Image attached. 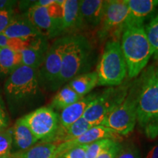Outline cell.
<instances>
[{
  "mask_svg": "<svg viewBox=\"0 0 158 158\" xmlns=\"http://www.w3.org/2000/svg\"><path fill=\"white\" fill-rule=\"evenodd\" d=\"M115 142L117 141L105 138L89 144L86 158H97L100 154L111 147Z\"/></svg>",
  "mask_w": 158,
  "mask_h": 158,
  "instance_id": "cell-26",
  "label": "cell"
},
{
  "mask_svg": "<svg viewBox=\"0 0 158 158\" xmlns=\"http://www.w3.org/2000/svg\"><path fill=\"white\" fill-rule=\"evenodd\" d=\"M95 71L98 76V86L112 87L124 83L127 76V68L120 40L110 39L106 41Z\"/></svg>",
  "mask_w": 158,
  "mask_h": 158,
  "instance_id": "cell-5",
  "label": "cell"
},
{
  "mask_svg": "<svg viewBox=\"0 0 158 158\" xmlns=\"http://www.w3.org/2000/svg\"><path fill=\"white\" fill-rule=\"evenodd\" d=\"M157 80H158V68H157Z\"/></svg>",
  "mask_w": 158,
  "mask_h": 158,
  "instance_id": "cell-37",
  "label": "cell"
},
{
  "mask_svg": "<svg viewBox=\"0 0 158 158\" xmlns=\"http://www.w3.org/2000/svg\"><path fill=\"white\" fill-rule=\"evenodd\" d=\"M126 2L128 6V16L125 26L144 25L147 19L154 16L158 8V0H126Z\"/></svg>",
  "mask_w": 158,
  "mask_h": 158,
  "instance_id": "cell-13",
  "label": "cell"
},
{
  "mask_svg": "<svg viewBox=\"0 0 158 158\" xmlns=\"http://www.w3.org/2000/svg\"><path fill=\"white\" fill-rule=\"evenodd\" d=\"M14 152H23L35 146L38 141L21 118H19L11 128Z\"/></svg>",
  "mask_w": 158,
  "mask_h": 158,
  "instance_id": "cell-18",
  "label": "cell"
},
{
  "mask_svg": "<svg viewBox=\"0 0 158 158\" xmlns=\"http://www.w3.org/2000/svg\"><path fill=\"white\" fill-rule=\"evenodd\" d=\"M21 54L7 47L0 48V75L9 76L18 67L21 65Z\"/></svg>",
  "mask_w": 158,
  "mask_h": 158,
  "instance_id": "cell-24",
  "label": "cell"
},
{
  "mask_svg": "<svg viewBox=\"0 0 158 158\" xmlns=\"http://www.w3.org/2000/svg\"><path fill=\"white\" fill-rule=\"evenodd\" d=\"M157 67L150 65L142 71L137 104V123L147 138L158 137V80Z\"/></svg>",
  "mask_w": 158,
  "mask_h": 158,
  "instance_id": "cell-2",
  "label": "cell"
},
{
  "mask_svg": "<svg viewBox=\"0 0 158 158\" xmlns=\"http://www.w3.org/2000/svg\"><path fill=\"white\" fill-rule=\"evenodd\" d=\"M62 35L83 28L78 0H62Z\"/></svg>",
  "mask_w": 158,
  "mask_h": 158,
  "instance_id": "cell-19",
  "label": "cell"
},
{
  "mask_svg": "<svg viewBox=\"0 0 158 158\" xmlns=\"http://www.w3.org/2000/svg\"><path fill=\"white\" fill-rule=\"evenodd\" d=\"M105 138L113 140L117 142L122 141V136L118 135L113 130L102 125L93 126L76 139L59 144L56 148V157L57 158H59L63 153L72 148L78 147V146L89 145L93 142L105 139Z\"/></svg>",
  "mask_w": 158,
  "mask_h": 158,
  "instance_id": "cell-12",
  "label": "cell"
},
{
  "mask_svg": "<svg viewBox=\"0 0 158 158\" xmlns=\"http://www.w3.org/2000/svg\"><path fill=\"white\" fill-rule=\"evenodd\" d=\"M98 76L96 71H91L75 77L68 82V85L81 97L88 95L98 86Z\"/></svg>",
  "mask_w": 158,
  "mask_h": 158,
  "instance_id": "cell-21",
  "label": "cell"
},
{
  "mask_svg": "<svg viewBox=\"0 0 158 158\" xmlns=\"http://www.w3.org/2000/svg\"><path fill=\"white\" fill-rule=\"evenodd\" d=\"M131 84V81H126L119 86L106 89L98 94L83 118L92 127L102 125L106 117L124 100Z\"/></svg>",
  "mask_w": 158,
  "mask_h": 158,
  "instance_id": "cell-7",
  "label": "cell"
},
{
  "mask_svg": "<svg viewBox=\"0 0 158 158\" xmlns=\"http://www.w3.org/2000/svg\"><path fill=\"white\" fill-rule=\"evenodd\" d=\"M106 1L104 0H81L79 11L81 18L83 28L90 30L99 28L103 16Z\"/></svg>",
  "mask_w": 158,
  "mask_h": 158,
  "instance_id": "cell-14",
  "label": "cell"
},
{
  "mask_svg": "<svg viewBox=\"0 0 158 158\" xmlns=\"http://www.w3.org/2000/svg\"><path fill=\"white\" fill-rule=\"evenodd\" d=\"M82 98V97L77 94L68 84H66L55 94L51 100V106L49 107L54 110L62 111L64 108H68V106Z\"/></svg>",
  "mask_w": 158,
  "mask_h": 158,
  "instance_id": "cell-23",
  "label": "cell"
},
{
  "mask_svg": "<svg viewBox=\"0 0 158 158\" xmlns=\"http://www.w3.org/2000/svg\"><path fill=\"white\" fill-rule=\"evenodd\" d=\"M40 88L37 70L21 64L6 79L4 92L10 106L14 108L35 100Z\"/></svg>",
  "mask_w": 158,
  "mask_h": 158,
  "instance_id": "cell-4",
  "label": "cell"
},
{
  "mask_svg": "<svg viewBox=\"0 0 158 158\" xmlns=\"http://www.w3.org/2000/svg\"><path fill=\"white\" fill-rule=\"evenodd\" d=\"M66 35L56 39L49 47L43 64L37 70L40 86L45 89L56 90V84L62 69V54Z\"/></svg>",
  "mask_w": 158,
  "mask_h": 158,
  "instance_id": "cell-10",
  "label": "cell"
},
{
  "mask_svg": "<svg viewBox=\"0 0 158 158\" xmlns=\"http://www.w3.org/2000/svg\"><path fill=\"white\" fill-rule=\"evenodd\" d=\"M14 17L13 10H0V34H2Z\"/></svg>",
  "mask_w": 158,
  "mask_h": 158,
  "instance_id": "cell-30",
  "label": "cell"
},
{
  "mask_svg": "<svg viewBox=\"0 0 158 158\" xmlns=\"http://www.w3.org/2000/svg\"><path fill=\"white\" fill-rule=\"evenodd\" d=\"M98 93H89L80 100L77 101L68 108H64L59 115L60 128H67L71 124L83 118L86 110L93 103L94 100L98 96Z\"/></svg>",
  "mask_w": 158,
  "mask_h": 158,
  "instance_id": "cell-16",
  "label": "cell"
},
{
  "mask_svg": "<svg viewBox=\"0 0 158 158\" xmlns=\"http://www.w3.org/2000/svg\"><path fill=\"white\" fill-rule=\"evenodd\" d=\"M96 60V51L87 37L81 34L66 35L56 90L75 77L91 72Z\"/></svg>",
  "mask_w": 158,
  "mask_h": 158,
  "instance_id": "cell-1",
  "label": "cell"
},
{
  "mask_svg": "<svg viewBox=\"0 0 158 158\" xmlns=\"http://www.w3.org/2000/svg\"><path fill=\"white\" fill-rule=\"evenodd\" d=\"M62 0H55L46 7L32 6L24 15L36 27L41 35L47 39L62 35Z\"/></svg>",
  "mask_w": 158,
  "mask_h": 158,
  "instance_id": "cell-8",
  "label": "cell"
},
{
  "mask_svg": "<svg viewBox=\"0 0 158 158\" xmlns=\"http://www.w3.org/2000/svg\"><path fill=\"white\" fill-rule=\"evenodd\" d=\"M3 34L8 38L23 40L42 35L24 14L14 15Z\"/></svg>",
  "mask_w": 158,
  "mask_h": 158,
  "instance_id": "cell-17",
  "label": "cell"
},
{
  "mask_svg": "<svg viewBox=\"0 0 158 158\" xmlns=\"http://www.w3.org/2000/svg\"><path fill=\"white\" fill-rule=\"evenodd\" d=\"M8 124V116L6 113L3 102L0 98V130H5Z\"/></svg>",
  "mask_w": 158,
  "mask_h": 158,
  "instance_id": "cell-32",
  "label": "cell"
},
{
  "mask_svg": "<svg viewBox=\"0 0 158 158\" xmlns=\"http://www.w3.org/2000/svg\"><path fill=\"white\" fill-rule=\"evenodd\" d=\"M37 141L51 143L59 126V114L51 107H41L21 117Z\"/></svg>",
  "mask_w": 158,
  "mask_h": 158,
  "instance_id": "cell-11",
  "label": "cell"
},
{
  "mask_svg": "<svg viewBox=\"0 0 158 158\" xmlns=\"http://www.w3.org/2000/svg\"><path fill=\"white\" fill-rule=\"evenodd\" d=\"M145 31L153 49V56L158 61V12L150 19L147 25H144Z\"/></svg>",
  "mask_w": 158,
  "mask_h": 158,
  "instance_id": "cell-25",
  "label": "cell"
},
{
  "mask_svg": "<svg viewBox=\"0 0 158 158\" xmlns=\"http://www.w3.org/2000/svg\"><path fill=\"white\" fill-rule=\"evenodd\" d=\"M12 145L13 138L11 129L0 130V157L10 155Z\"/></svg>",
  "mask_w": 158,
  "mask_h": 158,
  "instance_id": "cell-27",
  "label": "cell"
},
{
  "mask_svg": "<svg viewBox=\"0 0 158 158\" xmlns=\"http://www.w3.org/2000/svg\"><path fill=\"white\" fill-rule=\"evenodd\" d=\"M121 147L122 144L120 142H115L111 147L100 154L97 158H116Z\"/></svg>",
  "mask_w": 158,
  "mask_h": 158,
  "instance_id": "cell-31",
  "label": "cell"
},
{
  "mask_svg": "<svg viewBox=\"0 0 158 158\" xmlns=\"http://www.w3.org/2000/svg\"><path fill=\"white\" fill-rule=\"evenodd\" d=\"M120 45L127 65L128 78H137L154 53L144 25H126L122 33Z\"/></svg>",
  "mask_w": 158,
  "mask_h": 158,
  "instance_id": "cell-3",
  "label": "cell"
},
{
  "mask_svg": "<svg viewBox=\"0 0 158 158\" xmlns=\"http://www.w3.org/2000/svg\"><path fill=\"white\" fill-rule=\"evenodd\" d=\"M9 38L5 35L0 34V48H5L7 46V43H8Z\"/></svg>",
  "mask_w": 158,
  "mask_h": 158,
  "instance_id": "cell-35",
  "label": "cell"
},
{
  "mask_svg": "<svg viewBox=\"0 0 158 158\" xmlns=\"http://www.w3.org/2000/svg\"><path fill=\"white\" fill-rule=\"evenodd\" d=\"M18 4L17 1L11 0H0V10H13L15 6Z\"/></svg>",
  "mask_w": 158,
  "mask_h": 158,
  "instance_id": "cell-33",
  "label": "cell"
},
{
  "mask_svg": "<svg viewBox=\"0 0 158 158\" xmlns=\"http://www.w3.org/2000/svg\"><path fill=\"white\" fill-rule=\"evenodd\" d=\"M140 89L139 78L132 81L129 92L118 107L106 117L102 126L121 136L129 135L137 123V104Z\"/></svg>",
  "mask_w": 158,
  "mask_h": 158,
  "instance_id": "cell-6",
  "label": "cell"
},
{
  "mask_svg": "<svg viewBox=\"0 0 158 158\" xmlns=\"http://www.w3.org/2000/svg\"><path fill=\"white\" fill-rule=\"evenodd\" d=\"M0 158H12L11 155H10L9 156H5V157H0Z\"/></svg>",
  "mask_w": 158,
  "mask_h": 158,
  "instance_id": "cell-36",
  "label": "cell"
},
{
  "mask_svg": "<svg viewBox=\"0 0 158 158\" xmlns=\"http://www.w3.org/2000/svg\"><path fill=\"white\" fill-rule=\"evenodd\" d=\"M116 158H141L139 150L135 144L128 143L122 145Z\"/></svg>",
  "mask_w": 158,
  "mask_h": 158,
  "instance_id": "cell-28",
  "label": "cell"
},
{
  "mask_svg": "<svg viewBox=\"0 0 158 158\" xmlns=\"http://www.w3.org/2000/svg\"><path fill=\"white\" fill-rule=\"evenodd\" d=\"M92 127V126L84 118H81L67 128H60L59 127L56 135L51 143L58 146L59 144L64 142L73 141L83 135Z\"/></svg>",
  "mask_w": 158,
  "mask_h": 158,
  "instance_id": "cell-20",
  "label": "cell"
},
{
  "mask_svg": "<svg viewBox=\"0 0 158 158\" xmlns=\"http://www.w3.org/2000/svg\"><path fill=\"white\" fill-rule=\"evenodd\" d=\"M146 158H158V144H156L149 149Z\"/></svg>",
  "mask_w": 158,
  "mask_h": 158,
  "instance_id": "cell-34",
  "label": "cell"
},
{
  "mask_svg": "<svg viewBox=\"0 0 158 158\" xmlns=\"http://www.w3.org/2000/svg\"><path fill=\"white\" fill-rule=\"evenodd\" d=\"M48 39L43 35L35 37L29 48L21 51V64L38 70L49 48Z\"/></svg>",
  "mask_w": 158,
  "mask_h": 158,
  "instance_id": "cell-15",
  "label": "cell"
},
{
  "mask_svg": "<svg viewBox=\"0 0 158 158\" xmlns=\"http://www.w3.org/2000/svg\"><path fill=\"white\" fill-rule=\"evenodd\" d=\"M128 16V6L126 0H108L101 23L97 31L100 42L106 40H120L126 20Z\"/></svg>",
  "mask_w": 158,
  "mask_h": 158,
  "instance_id": "cell-9",
  "label": "cell"
},
{
  "mask_svg": "<svg viewBox=\"0 0 158 158\" xmlns=\"http://www.w3.org/2000/svg\"><path fill=\"white\" fill-rule=\"evenodd\" d=\"M57 145L48 142H40L23 152L11 153L12 158H57Z\"/></svg>",
  "mask_w": 158,
  "mask_h": 158,
  "instance_id": "cell-22",
  "label": "cell"
},
{
  "mask_svg": "<svg viewBox=\"0 0 158 158\" xmlns=\"http://www.w3.org/2000/svg\"><path fill=\"white\" fill-rule=\"evenodd\" d=\"M88 145L78 146L63 153L59 158H86Z\"/></svg>",
  "mask_w": 158,
  "mask_h": 158,
  "instance_id": "cell-29",
  "label": "cell"
}]
</instances>
